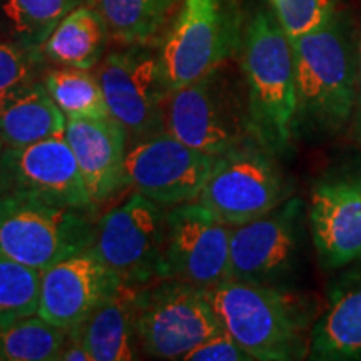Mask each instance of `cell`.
Wrapping results in <instances>:
<instances>
[{"instance_id": "1", "label": "cell", "mask_w": 361, "mask_h": 361, "mask_svg": "<svg viewBox=\"0 0 361 361\" xmlns=\"http://www.w3.org/2000/svg\"><path fill=\"white\" fill-rule=\"evenodd\" d=\"M295 54V130L336 135L348 128L356 102V37L340 12L291 39Z\"/></svg>"}, {"instance_id": "2", "label": "cell", "mask_w": 361, "mask_h": 361, "mask_svg": "<svg viewBox=\"0 0 361 361\" xmlns=\"http://www.w3.org/2000/svg\"><path fill=\"white\" fill-rule=\"evenodd\" d=\"M250 134L274 156L290 147L295 133V54L276 13L259 7L241 32Z\"/></svg>"}, {"instance_id": "3", "label": "cell", "mask_w": 361, "mask_h": 361, "mask_svg": "<svg viewBox=\"0 0 361 361\" xmlns=\"http://www.w3.org/2000/svg\"><path fill=\"white\" fill-rule=\"evenodd\" d=\"M206 295L223 328L252 360L291 361L310 353L311 314L286 288L226 279Z\"/></svg>"}, {"instance_id": "4", "label": "cell", "mask_w": 361, "mask_h": 361, "mask_svg": "<svg viewBox=\"0 0 361 361\" xmlns=\"http://www.w3.org/2000/svg\"><path fill=\"white\" fill-rule=\"evenodd\" d=\"M135 335L141 353L184 360L223 329L204 288L164 278L135 288Z\"/></svg>"}, {"instance_id": "5", "label": "cell", "mask_w": 361, "mask_h": 361, "mask_svg": "<svg viewBox=\"0 0 361 361\" xmlns=\"http://www.w3.org/2000/svg\"><path fill=\"white\" fill-rule=\"evenodd\" d=\"M94 209L0 196V256L44 271L94 245Z\"/></svg>"}, {"instance_id": "6", "label": "cell", "mask_w": 361, "mask_h": 361, "mask_svg": "<svg viewBox=\"0 0 361 361\" xmlns=\"http://www.w3.org/2000/svg\"><path fill=\"white\" fill-rule=\"evenodd\" d=\"M241 27L231 0H184L157 45L168 92L218 69L241 44Z\"/></svg>"}, {"instance_id": "7", "label": "cell", "mask_w": 361, "mask_h": 361, "mask_svg": "<svg viewBox=\"0 0 361 361\" xmlns=\"http://www.w3.org/2000/svg\"><path fill=\"white\" fill-rule=\"evenodd\" d=\"M274 157L256 139L247 137L216 157L197 201L231 228L269 213L291 197L290 184Z\"/></svg>"}, {"instance_id": "8", "label": "cell", "mask_w": 361, "mask_h": 361, "mask_svg": "<svg viewBox=\"0 0 361 361\" xmlns=\"http://www.w3.org/2000/svg\"><path fill=\"white\" fill-rule=\"evenodd\" d=\"M164 124L179 141L214 157L251 137L246 99L229 84L223 66L168 92Z\"/></svg>"}, {"instance_id": "9", "label": "cell", "mask_w": 361, "mask_h": 361, "mask_svg": "<svg viewBox=\"0 0 361 361\" xmlns=\"http://www.w3.org/2000/svg\"><path fill=\"white\" fill-rule=\"evenodd\" d=\"M168 206L134 192L96 223L90 246L129 286L168 278L164 259Z\"/></svg>"}, {"instance_id": "10", "label": "cell", "mask_w": 361, "mask_h": 361, "mask_svg": "<svg viewBox=\"0 0 361 361\" xmlns=\"http://www.w3.org/2000/svg\"><path fill=\"white\" fill-rule=\"evenodd\" d=\"M96 75L109 116L126 130L129 142L166 130L168 90L161 78L157 47L121 45L102 57Z\"/></svg>"}, {"instance_id": "11", "label": "cell", "mask_w": 361, "mask_h": 361, "mask_svg": "<svg viewBox=\"0 0 361 361\" xmlns=\"http://www.w3.org/2000/svg\"><path fill=\"white\" fill-rule=\"evenodd\" d=\"M303 241V202L288 197L273 211L231 229L229 279L281 286L293 276Z\"/></svg>"}, {"instance_id": "12", "label": "cell", "mask_w": 361, "mask_h": 361, "mask_svg": "<svg viewBox=\"0 0 361 361\" xmlns=\"http://www.w3.org/2000/svg\"><path fill=\"white\" fill-rule=\"evenodd\" d=\"M0 196L94 209L66 135L0 151Z\"/></svg>"}, {"instance_id": "13", "label": "cell", "mask_w": 361, "mask_h": 361, "mask_svg": "<svg viewBox=\"0 0 361 361\" xmlns=\"http://www.w3.org/2000/svg\"><path fill=\"white\" fill-rule=\"evenodd\" d=\"M216 157L179 141L168 130L128 144L126 183L164 206L197 201Z\"/></svg>"}, {"instance_id": "14", "label": "cell", "mask_w": 361, "mask_h": 361, "mask_svg": "<svg viewBox=\"0 0 361 361\" xmlns=\"http://www.w3.org/2000/svg\"><path fill=\"white\" fill-rule=\"evenodd\" d=\"M231 229L200 201L168 207L164 245L168 278L204 290L229 279Z\"/></svg>"}, {"instance_id": "15", "label": "cell", "mask_w": 361, "mask_h": 361, "mask_svg": "<svg viewBox=\"0 0 361 361\" xmlns=\"http://www.w3.org/2000/svg\"><path fill=\"white\" fill-rule=\"evenodd\" d=\"M308 219L323 268L361 261V169H341L319 179L311 191Z\"/></svg>"}, {"instance_id": "16", "label": "cell", "mask_w": 361, "mask_h": 361, "mask_svg": "<svg viewBox=\"0 0 361 361\" xmlns=\"http://www.w3.org/2000/svg\"><path fill=\"white\" fill-rule=\"evenodd\" d=\"M121 278L92 247L42 271L37 314L64 329H74L109 301Z\"/></svg>"}, {"instance_id": "17", "label": "cell", "mask_w": 361, "mask_h": 361, "mask_svg": "<svg viewBox=\"0 0 361 361\" xmlns=\"http://www.w3.org/2000/svg\"><path fill=\"white\" fill-rule=\"evenodd\" d=\"M64 135L94 206L104 204L128 188L126 152L129 139L111 116L67 119Z\"/></svg>"}, {"instance_id": "18", "label": "cell", "mask_w": 361, "mask_h": 361, "mask_svg": "<svg viewBox=\"0 0 361 361\" xmlns=\"http://www.w3.org/2000/svg\"><path fill=\"white\" fill-rule=\"evenodd\" d=\"M308 355L319 361L361 360V268L333 283L324 310L311 328Z\"/></svg>"}, {"instance_id": "19", "label": "cell", "mask_w": 361, "mask_h": 361, "mask_svg": "<svg viewBox=\"0 0 361 361\" xmlns=\"http://www.w3.org/2000/svg\"><path fill=\"white\" fill-rule=\"evenodd\" d=\"M66 116L45 87L42 79H32L0 90V142L25 146L64 134Z\"/></svg>"}, {"instance_id": "20", "label": "cell", "mask_w": 361, "mask_h": 361, "mask_svg": "<svg viewBox=\"0 0 361 361\" xmlns=\"http://www.w3.org/2000/svg\"><path fill=\"white\" fill-rule=\"evenodd\" d=\"M135 286L121 284L114 296L74 328L92 361H130L141 355L134 324Z\"/></svg>"}, {"instance_id": "21", "label": "cell", "mask_w": 361, "mask_h": 361, "mask_svg": "<svg viewBox=\"0 0 361 361\" xmlns=\"http://www.w3.org/2000/svg\"><path fill=\"white\" fill-rule=\"evenodd\" d=\"M184 0H87L101 13L111 40L157 47Z\"/></svg>"}, {"instance_id": "22", "label": "cell", "mask_w": 361, "mask_h": 361, "mask_svg": "<svg viewBox=\"0 0 361 361\" xmlns=\"http://www.w3.org/2000/svg\"><path fill=\"white\" fill-rule=\"evenodd\" d=\"M109 40L101 13L90 6H78L59 22L40 52L51 64L90 71L102 61Z\"/></svg>"}, {"instance_id": "23", "label": "cell", "mask_w": 361, "mask_h": 361, "mask_svg": "<svg viewBox=\"0 0 361 361\" xmlns=\"http://www.w3.org/2000/svg\"><path fill=\"white\" fill-rule=\"evenodd\" d=\"M42 80L66 119H97L109 116L96 72L59 66L45 71Z\"/></svg>"}, {"instance_id": "24", "label": "cell", "mask_w": 361, "mask_h": 361, "mask_svg": "<svg viewBox=\"0 0 361 361\" xmlns=\"http://www.w3.org/2000/svg\"><path fill=\"white\" fill-rule=\"evenodd\" d=\"M69 329L54 324L42 316H29L0 329L2 361H57Z\"/></svg>"}, {"instance_id": "25", "label": "cell", "mask_w": 361, "mask_h": 361, "mask_svg": "<svg viewBox=\"0 0 361 361\" xmlns=\"http://www.w3.org/2000/svg\"><path fill=\"white\" fill-rule=\"evenodd\" d=\"M80 0H2L16 40L40 49L56 25Z\"/></svg>"}, {"instance_id": "26", "label": "cell", "mask_w": 361, "mask_h": 361, "mask_svg": "<svg viewBox=\"0 0 361 361\" xmlns=\"http://www.w3.org/2000/svg\"><path fill=\"white\" fill-rule=\"evenodd\" d=\"M42 271L0 256V329L37 314Z\"/></svg>"}, {"instance_id": "27", "label": "cell", "mask_w": 361, "mask_h": 361, "mask_svg": "<svg viewBox=\"0 0 361 361\" xmlns=\"http://www.w3.org/2000/svg\"><path fill=\"white\" fill-rule=\"evenodd\" d=\"M274 13L290 39L318 29L335 16V0H273Z\"/></svg>"}, {"instance_id": "28", "label": "cell", "mask_w": 361, "mask_h": 361, "mask_svg": "<svg viewBox=\"0 0 361 361\" xmlns=\"http://www.w3.org/2000/svg\"><path fill=\"white\" fill-rule=\"evenodd\" d=\"M44 61L40 49L29 47L19 40H0V90L37 79Z\"/></svg>"}, {"instance_id": "29", "label": "cell", "mask_w": 361, "mask_h": 361, "mask_svg": "<svg viewBox=\"0 0 361 361\" xmlns=\"http://www.w3.org/2000/svg\"><path fill=\"white\" fill-rule=\"evenodd\" d=\"M252 358L243 350V346L223 328L191 353L186 355L184 361H251Z\"/></svg>"}, {"instance_id": "30", "label": "cell", "mask_w": 361, "mask_h": 361, "mask_svg": "<svg viewBox=\"0 0 361 361\" xmlns=\"http://www.w3.org/2000/svg\"><path fill=\"white\" fill-rule=\"evenodd\" d=\"M356 37V102L353 111V130L355 137L358 144H361V25L358 32L355 34Z\"/></svg>"}, {"instance_id": "31", "label": "cell", "mask_w": 361, "mask_h": 361, "mask_svg": "<svg viewBox=\"0 0 361 361\" xmlns=\"http://www.w3.org/2000/svg\"><path fill=\"white\" fill-rule=\"evenodd\" d=\"M92 361V356L84 346L82 340H80L78 333L74 329H69V336H67V341L62 348L61 355H59L57 361Z\"/></svg>"}, {"instance_id": "32", "label": "cell", "mask_w": 361, "mask_h": 361, "mask_svg": "<svg viewBox=\"0 0 361 361\" xmlns=\"http://www.w3.org/2000/svg\"><path fill=\"white\" fill-rule=\"evenodd\" d=\"M2 147H4V144H2V142H0V151H2Z\"/></svg>"}, {"instance_id": "33", "label": "cell", "mask_w": 361, "mask_h": 361, "mask_svg": "<svg viewBox=\"0 0 361 361\" xmlns=\"http://www.w3.org/2000/svg\"><path fill=\"white\" fill-rule=\"evenodd\" d=\"M269 2H273V0H269Z\"/></svg>"}]
</instances>
